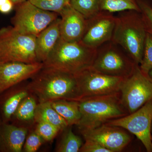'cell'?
<instances>
[{"label": "cell", "instance_id": "cell-3", "mask_svg": "<svg viewBox=\"0 0 152 152\" xmlns=\"http://www.w3.org/2000/svg\"><path fill=\"white\" fill-rule=\"evenodd\" d=\"M96 49L81 42H67L61 37L43 63V66L76 75L91 67Z\"/></svg>", "mask_w": 152, "mask_h": 152}, {"label": "cell", "instance_id": "cell-26", "mask_svg": "<svg viewBox=\"0 0 152 152\" xmlns=\"http://www.w3.org/2000/svg\"><path fill=\"white\" fill-rule=\"evenodd\" d=\"M147 33L152 36V7L146 0H136Z\"/></svg>", "mask_w": 152, "mask_h": 152}, {"label": "cell", "instance_id": "cell-32", "mask_svg": "<svg viewBox=\"0 0 152 152\" xmlns=\"http://www.w3.org/2000/svg\"><path fill=\"white\" fill-rule=\"evenodd\" d=\"M148 75L152 79V69L148 73Z\"/></svg>", "mask_w": 152, "mask_h": 152}, {"label": "cell", "instance_id": "cell-24", "mask_svg": "<svg viewBox=\"0 0 152 152\" xmlns=\"http://www.w3.org/2000/svg\"><path fill=\"white\" fill-rule=\"evenodd\" d=\"M33 5L44 10L59 14L70 0H28Z\"/></svg>", "mask_w": 152, "mask_h": 152}, {"label": "cell", "instance_id": "cell-33", "mask_svg": "<svg viewBox=\"0 0 152 152\" xmlns=\"http://www.w3.org/2000/svg\"><path fill=\"white\" fill-rule=\"evenodd\" d=\"M151 132H152V126H151Z\"/></svg>", "mask_w": 152, "mask_h": 152}, {"label": "cell", "instance_id": "cell-27", "mask_svg": "<svg viewBox=\"0 0 152 152\" xmlns=\"http://www.w3.org/2000/svg\"><path fill=\"white\" fill-rule=\"evenodd\" d=\"M58 128L50 123L40 122L37 123L35 132L46 141H50L59 132Z\"/></svg>", "mask_w": 152, "mask_h": 152}, {"label": "cell", "instance_id": "cell-18", "mask_svg": "<svg viewBox=\"0 0 152 152\" xmlns=\"http://www.w3.org/2000/svg\"><path fill=\"white\" fill-rule=\"evenodd\" d=\"M52 107L65 120L69 126L77 125L81 118L79 101L58 100L51 102Z\"/></svg>", "mask_w": 152, "mask_h": 152}, {"label": "cell", "instance_id": "cell-13", "mask_svg": "<svg viewBox=\"0 0 152 152\" xmlns=\"http://www.w3.org/2000/svg\"><path fill=\"white\" fill-rule=\"evenodd\" d=\"M43 67V64L0 62V95L27 79L32 78Z\"/></svg>", "mask_w": 152, "mask_h": 152}, {"label": "cell", "instance_id": "cell-1", "mask_svg": "<svg viewBox=\"0 0 152 152\" xmlns=\"http://www.w3.org/2000/svg\"><path fill=\"white\" fill-rule=\"evenodd\" d=\"M26 89L37 97L39 103L81 99L75 75L53 68L43 67L32 77Z\"/></svg>", "mask_w": 152, "mask_h": 152}, {"label": "cell", "instance_id": "cell-4", "mask_svg": "<svg viewBox=\"0 0 152 152\" xmlns=\"http://www.w3.org/2000/svg\"><path fill=\"white\" fill-rule=\"evenodd\" d=\"M79 129H92L129 114L121 104L120 92L83 98L79 100Z\"/></svg>", "mask_w": 152, "mask_h": 152}, {"label": "cell", "instance_id": "cell-34", "mask_svg": "<svg viewBox=\"0 0 152 152\" xmlns=\"http://www.w3.org/2000/svg\"><path fill=\"white\" fill-rule=\"evenodd\" d=\"M1 124V120H0V125Z\"/></svg>", "mask_w": 152, "mask_h": 152}, {"label": "cell", "instance_id": "cell-15", "mask_svg": "<svg viewBox=\"0 0 152 152\" xmlns=\"http://www.w3.org/2000/svg\"><path fill=\"white\" fill-rule=\"evenodd\" d=\"M60 18H58L36 38V55L38 62L45 61L61 37Z\"/></svg>", "mask_w": 152, "mask_h": 152}, {"label": "cell", "instance_id": "cell-16", "mask_svg": "<svg viewBox=\"0 0 152 152\" xmlns=\"http://www.w3.org/2000/svg\"><path fill=\"white\" fill-rule=\"evenodd\" d=\"M28 133L26 128L13 125H0V151L21 152Z\"/></svg>", "mask_w": 152, "mask_h": 152}, {"label": "cell", "instance_id": "cell-20", "mask_svg": "<svg viewBox=\"0 0 152 152\" xmlns=\"http://www.w3.org/2000/svg\"><path fill=\"white\" fill-rule=\"evenodd\" d=\"M70 4L87 20L102 11L101 0H70Z\"/></svg>", "mask_w": 152, "mask_h": 152}, {"label": "cell", "instance_id": "cell-28", "mask_svg": "<svg viewBox=\"0 0 152 152\" xmlns=\"http://www.w3.org/2000/svg\"><path fill=\"white\" fill-rule=\"evenodd\" d=\"M44 140L36 132H33L28 136L25 141L23 150L26 152H35L42 145Z\"/></svg>", "mask_w": 152, "mask_h": 152}, {"label": "cell", "instance_id": "cell-29", "mask_svg": "<svg viewBox=\"0 0 152 152\" xmlns=\"http://www.w3.org/2000/svg\"><path fill=\"white\" fill-rule=\"evenodd\" d=\"M85 140L86 142L80 149V152H111L94 141L90 140Z\"/></svg>", "mask_w": 152, "mask_h": 152}, {"label": "cell", "instance_id": "cell-5", "mask_svg": "<svg viewBox=\"0 0 152 152\" xmlns=\"http://www.w3.org/2000/svg\"><path fill=\"white\" fill-rule=\"evenodd\" d=\"M36 36L19 32L13 26L0 29V62H38L36 55Z\"/></svg>", "mask_w": 152, "mask_h": 152}, {"label": "cell", "instance_id": "cell-11", "mask_svg": "<svg viewBox=\"0 0 152 152\" xmlns=\"http://www.w3.org/2000/svg\"><path fill=\"white\" fill-rule=\"evenodd\" d=\"M115 20L113 13L101 11L88 19L86 29L80 42L86 46L96 49L111 41Z\"/></svg>", "mask_w": 152, "mask_h": 152}, {"label": "cell", "instance_id": "cell-17", "mask_svg": "<svg viewBox=\"0 0 152 152\" xmlns=\"http://www.w3.org/2000/svg\"><path fill=\"white\" fill-rule=\"evenodd\" d=\"M34 120L37 123L45 122L55 125L61 131H64L69 127L65 120L52 107L51 102L39 103L35 113Z\"/></svg>", "mask_w": 152, "mask_h": 152}, {"label": "cell", "instance_id": "cell-21", "mask_svg": "<svg viewBox=\"0 0 152 152\" xmlns=\"http://www.w3.org/2000/svg\"><path fill=\"white\" fill-rule=\"evenodd\" d=\"M67 129V128H66ZM61 141L57 147L58 152H78L83 145V141L79 136L76 135L72 128L66 130Z\"/></svg>", "mask_w": 152, "mask_h": 152}, {"label": "cell", "instance_id": "cell-6", "mask_svg": "<svg viewBox=\"0 0 152 152\" xmlns=\"http://www.w3.org/2000/svg\"><path fill=\"white\" fill-rule=\"evenodd\" d=\"M136 64L122 48L110 41L96 49L91 68L107 75L126 77L132 72Z\"/></svg>", "mask_w": 152, "mask_h": 152}, {"label": "cell", "instance_id": "cell-25", "mask_svg": "<svg viewBox=\"0 0 152 152\" xmlns=\"http://www.w3.org/2000/svg\"><path fill=\"white\" fill-rule=\"evenodd\" d=\"M140 66L144 74L148 75L152 69V36L147 33L144 46L143 56Z\"/></svg>", "mask_w": 152, "mask_h": 152}, {"label": "cell", "instance_id": "cell-22", "mask_svg": "<svg viewBox=\"0 0 152 152\" xmlns=\"http://www.w3.org/2000/svg\"><path fill=\"white\" fill-rule=\"evenodd\" d=\"M37 105L35 99L28 95L21 102L14 115L19 121H30L34 118Z\"/></svg>", "mask_w": 152, "mask_h": 152}, {"label": "cell", "instance_id": "cell-31", "mask_svg": "<svg viewBox=\"0 0 152 152\" xmlns=\"http://www.w3.org/2000/svg\"><path fill=\"white\" fill-rule=\"evenodd\" d=\"M12 1L13 3H14L15 5L16 6L17 5L19 4H21V3L26 1H28V0H12Z\"/></svg>", "mask_w": 152, "mask_h": 152}, {"label": "cell", "instance_id": "cell-14", "mask_svg": "<svg viewBox=\"0 0 152 152\" xmlns=\"http://www.w3.org/2000/svg\"><path fill=\"white\" fill-rule=\"evenodd\" d=\"M59 15L61 38L67 42H80L86 29L88 20L70 4Z\"/></svg>", "mask_w": 152, "mask_h": 152}, {"label": "cell", "instance_id": "cell-10", "mask_svg": "<svg viewBox=\"0 0 152 152\" xmlns=\"http://www.w3.org/2000/svg\"><path fill=\"white\" fill-rule=\"evenodd\" d=\"M81 99L120 92L125 77L107 75L91 68L75 75Z\"/></svg>", "mask_w": 152, "mask_h": 152}, {"label": "cell", "instance_id": "cell-9", "mask_svg": "<svg viewBox=\"0 0 152 152\" xmlns=\"http://www.w3.org/2000/svg\"><path fill=\"white\" fill-rule=\"evenodd\" d=\"M152 99L132 113L106 123L127 130L141 141L147 151L152 152Z\"/></svg>", "mask_w": 152, "mask_h": 152}, {"label": "cell", "instance_id": "cell-19", "mask_svg": "<svg viewBox=\"0 0 152 152\" xmlns=\"http://www.w3.org/2000/svg\"><path fill=\"white\" fill-rule=\"evenodd\" d=\"M101 10L113 13L126 10H134L140 12L136 0H101Z\"/></svg>", "mask_w": 152, "mask_h": 152}, {"label": "cell", "instance_id": "cell-35", "mask_svg": "<svg viewBox=\"0 0 152 152\" xmlns=\"http://www.w3.org/2000/svg\"><path fill=\"white\" fill-rule=\"evenodd\" d=\"M151 140H152V137H151Z\"/></svg>", "mask_w": 152, "mask_h": 152}, {"label": "cell", "instance_id": "cell-23", "mask_svg": "<svg viewBox=\"0 0 152 152\" xmlns=\"http://www.w3.org/2000/svg\"><path fill=\"white\" fill-rule=\"evenodd\" d=\"M28 95V91L26 89L18 91L6 99L2 107L3 117L6 121L11 118L22 101Z\"/></svg>", "mask_w": 152, "mask_h": 152}, {"label": "cell", "instance_id": "cell-7", "mask_svg": "<svg viewBox=\"0 0 152 152\" xmlns=\"http://www.w3.org/2000/svg\"><path fill=\"white\" fill-rule=\"evenodd\" d=\"M120 99L129 114L132 113L152 99V79L136 64L130 75L123 80Z\"/></svg>", "mask_w": 152, "mask_h": 152}, {"label": "cell", "instance_id": "cell-2", "mask_svg": "<svg viewBox=\"0 0 152 152\" xmlns=\"http://www.w3.org/2000/svg\"><path fill=\"white\" fill-rule=\"evenodd\" d=\"M111 41L127 53L135 64L141 63L147 32L140 12L126 10L118 12Z\"/></svg>", "mask_w": 152, "mask_h": 152}, {"label": "cell", "instance_id": "cell-30", "mask_svg": "<svg viewBox=\"0 0 152 152\" xmlns=\"http://www.w3.org/2000/svg\"><path fill=\"white\" fill-rule=\"evenodd\" d=\"M15 7L12 0H0V12L1 13H10L15 9Z\"/></svg>", "mask_w": 152, "mask_h": 152}, {"label": "cell", "instance_id": "cell-12", "mask_svg": "<svg viewBox=\"0 0 152 152\" xmlns=\"http://www.w3.org/2000/svg\"><path fill=\"white\" fill-rule=\"evenodd\" d=\"M80 131L85 140L94 141L111 152L121 151L131 141L130 136L121 128L107 124Z\"/></svg>", "mask_w": 152, "mask_h": 152}, {"label": "cell", "instance_id": "cell-8", "mask_svg": "<svg viewBox=\"0 0 152 152\" xmlns=\"http://www.w3.org/2000/svg\"><path fill=\"white\" fill-rule=\"evenodd\" d=\"M15 14L11 23L19 32L37 36L58 17L54 12L44 10L26 1L15 6Z\"/></svg>", "mask_w": 152, "mask_h": 152}]
</instances>
